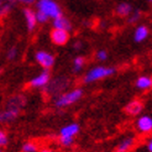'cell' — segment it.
<instances>
[{
	"label": "cell",
	"instance_id": "1",
	"mask_svg": "<svg viewBox=\"0 0 152 152\" xmlns=\"http://www.w3.org/2000/svg\"><path fill=\"white\" fill-rule=\"evenodd\" d=\"M27 98L25 94L18 93L11 95L6 100L4 109L0 113V123L1 124H10L15 121L21 114V110L26 106Z\"/></svg>",
	"mask_w": 152,
	"mask_h": 152
},
{
	"label": "cell",
	"instance_id": "2",
	"mask_svg": "<svg viewBox=\"0 0 152 152\" xmlns=\"http://www.w3.org/2000/svg\"><path fill=\"white\" fill-rule=\"evenodd\" d=\"M83 95H84V90H83V88H79V87L71 88V89H68L67 92L56 96L55 99H52L53 108H56L58 110L67 109V108H69V106L77 104L83 98Z\"/></svg>",
	"mask_w": 152,
	"mask_h": 152
},
{
	"label": "cell",
	"instance_id": "3",
	"mask_svg": "<svg viewBox=\"0 0 152 152\" xmlns=\"http://www.w3.org/2000/svg\"><path fill=\"white\" fill-rule=\"evenodd\" d=\"M116 73L115 67H109V66H94L90 67L89 69L83 74L82 80L84 84H92L98 80L106 79L111 77Z\"/></svg>",
	"mask_w": 152,
	"mask_h": 152
},
{
	"label": "cell",
	"instance_id": "4",
	"mask_svg": "<svg viewBox=\"0 0 152 152\" xmlns=\"http://www.w3.org/2000/svg\"><path fill=\"white\" fill-rule=\"evenodd\" d=\"M71 79L67 75H57L51 82L48 83V86L45 88V93L47 94V96L55 99L56 96L61 95L62 93L67 92L68 89H71Z\"/></svg>",
	"mask_w": 152,
	"mask_h": 152
},
{
	"label": "cell",
	"instance_id": "5",
	"mask_svg": "<svg viewBox=\"0 0 152 152\" xmlns=\"http://www.w3.org/2000/svg\"><path fill=\"white\" fill-rule=\"evenodd\" d=\"M35 7H36V10L46 14L51 20L63 15L62 7H61L57 0H37L35 4Z\"/></svg>",
	"mask_w": 152,
	"mask_h": 152
},
{
	"label": "cell",
	"instance_id": "6",
	"mask_svg": "<svg viewBox=\"0 0 152 152\" xmlns=\"http://www.w3.org/2000/svg\"><path fill=\"white\" fill-rule=\"evenodd\" d=\"M34 59L42 69H50V71L53 68L56 62L55 56L46 50H37L34 55Z\"/></svg>",
	"mask_w": 152,
	"mask_h": 152
},
{
	"label": "cell",
	"instance_id": "7",
	"mask_svg": "<svg viewBox=\"0 0 152 152\" xmlns=\"http://www.w3.org/2000/svg\"><path fill=\"white\" fill-rule=\"evenodd\" d=\"M52 79V75H51V71L50 69H42V72H40L37 75L32 77L28 82V86L34 88V89H45L48 83Z\"/></svg>",
	"mask_w": 152,
	"mask_h": 152
},
{
	"label": "cell",
	"instance_id": "8",
	"mask_svg": "<svg viewBox=\"0 0 152 152\" xmlns=\"http://www.w3.org/2000/svg\"><path fill=\"white\" fill-rule=\"evenodd\" d=\"M135 129L141 135L152 132V115L150 114H141L135 120Z\"/></svg>",
	"mask_w": 152,
	"mask_h": 152
},
{
	"label": "cell",
	"instance_id": "9",
	"mask_svg": "<svg viewBox=\"0 0 152 152\" xmlns=\"http://www.w3.org/2000/svg\"><path fill=\"white\" fill-rule=\"evenodd\" d=\"M22 16L25 20V26L27 28L28 32H34L39 22H37V18H36V10L31 9L30 6H25L22 9Z\"/></svg>",
	"mask_w": 152,
	"mask_h": 152
},
{
	"label": "cell",
	"instance_id": "10",
	"mask_svg": "<svg viewBox=\"0 0 152 152\" xmlns=\"http://www.w3.org/2000/svg\"><path fill=\"white\" fill-rule=\"evenodd\" d=\"M50 37L53 45L56 46H64L69 42V31L66 30H59V28H52V31L50 32Z\"/></svg>",
	"mask_w": 152,
	"mask_h": 152
},
{
	"label": "cell",
	"instance_id": "11",
	"mask_svg": "<svg viewBox=\"0 0 152 152\" xmlns=\"http://www.w3.org/2000/svg\"><path fill=\"white\" fill-rule=\"evenodd\" d=\"M124 110L129 116H139L143 111V103L140 99H132L125 105Z\"/></svg>",
	"mask_w": 152,
	"mask_h": 152
},
{
	"label": "cell",
	"instance_id": "12",
	"mask_svg": "<svg viewBox=\"0 0 152 152\" xmlns=\"http://www.w3.org/2000/svg\"><path fill=\"white\" fill-rule=\"evenodd\" d=\"M80 131V126L77 123H71V124H67L63 127L59 129V132L58 136H63V137H71V139H75Z\"/></svg>",
	"mask_w": 152,
	"mask_h": 152
},
{
	"label": "cell",
	"instance_id": "13",
	"mask_svg": "<svg viewBox=\"0 0 152 152\" xmlns=\"http://www.w3.org/2000/svg\"><path fill=\"white\" fill-rule=\"evenodd\" d=\"M150 36V28L146 25H137L134 30V35H132V39L136 43H141V42H145Z\"/></svg>",
	"mask_w": 152,
	"mask_h": 152
},
{
	"label": "cell",
	"instance_id": "14",
	"mask_svg": "<svg viewBox=\"0 0 152 152\" xmlns=\"http://www.w3.org/2000/svg\"><path fill=\"white\" fill-rule=\"evenodd\" d=\"M52 28H59V30H66V31H72L73 28V25L71 20L68 19L67 16H64V15H61V16L56 18L52 20Z\"/></svg>",
	"mask_w": 152,
	"mask_h": 152
},
{
	"label": "cell",
	"instance_id": "15",
	"mask_svg": "<svg viewBox=\"0 0 152 152\" xmlns=\"http://www.w3.org/2000/svg\"><path fill=\"white\" fill-rule=\"evenodd\" d=\"M135 143H136L135 136H132V135H127V136H125V137L121 139V141L118 143V146H116V152H129L130 150L134 148Z\"/></svg>",
	"mask_w": 152,
	"mask_h": 152
},
{
	"label": "cell",
	"instance_id": "16",
	"mask_svg": "<svg viewBox=\"0 0 152 152\" xmlns=\"http://www.w3.org/2000/svg\"><path fill=\"white\" fill-rule=\"evenodd\" d=\"M134 11V7L130 3L127 1H121L115 6V15L119 18H129Z\"/></svg>",
	"mask_w": 152,
	"mask_h": 152
},
{
	"label": "cell",
	"instance_id": "17",
	"mask_svg": "<svg viewBox=\"0 0 152 152\" xmlns=\"http://www.w3.org/2000/svg\"><path fill=\"white\" fill-rule=\"evenodd\" d=\"M135 87L139 90H150L152 88V77L150 75H140V77L136 78L135 80Z\"/></svg>",
	"mask_w": 152,
	"mask_h": 152
},
{
	"label": "cell",
	"instance_id": "18",
	"mask_svg": "<svg viewBox=\"0 0 152 152\" xmlns=\"http://www.w3.org/2000/svg\"><path fill=\"white\" fill-rule=\"evenodd\" d=\"M87 63V59L84 56H75L72 61V72L74 74H78L80 73L86 67Z\"/></svg>",
	"mask_w": 152,
	"mask_h": 152
},
{
	"label": "cell",
	"instance_id": "19",
	"mask_svg": "<svg viewBox=\"0 0 152 152\" xmlns=\"http://www.w3.org/2000/svg\"><path fill=\"white\" fill-rule=\"evenodd\" d=\"M19 56V48L16 46H10L5 51V59L9 62H14Z\"/></svg>",
	"mask_w": 152,
	"mask_h": 152
},
{
	"label": "cell",
	"instance_id": "20",
	"mask_svg": "<svg viewBox=\"0 0 152 152\" xmlns=\"http://www.w3.org/2000/svg\"><path fill=\"white\" fill-rule=\"evenodd\" d=\"M141 19H142V12H141V10L134 9V11L131 12V15L127 18V24L135 25V24H137V22H140Z\"/></svg>",
	"mask_w": 152,
	"mask_h": 152
},
{
	"label": "cell",
	"instance_id": "21",
	"mask_svg": "<svg viewBox=\"0 0 152 152\" xmlns=\"http://www.w3.org/2000/svg\"><path fill=\"white\" fill-rule=\"evenodd\" d=\"M40 148L37 146V143L32 141H26L21 145V152H39Z\"/></svg>",
	"mask_w": 152,
	"mask_h": 152
},
{
	"label": "cell",
	"instance_id": "22",
	"mask_svg": "<svg viewBox=\"0 0 152 152\" xmlns=\"http://www.w3.org/2000/svg\"><path fill=\"white\" fill-rule=\"evenodd\" d=\"M58 143L61 147L63 148H72L74 145V139L71 137H63V136H58Z\"/></svg>",
	"mask_w": 152,
	"mask_h": 152
},
{
	"label": "cell",
	"instance_id": "23",
	"mask_svg": "<svg viewBox=\"0 0 152 152\" xmlns=\"http://www.w3.org/2000/svg\"><path fill=\"white\" fill-rule=\"evenodd\" d=\"M14 5L15 4H12V3H3L1 1V4H0V15H1V18L7 16V15L12 11Z\"/></svg>",
	"mask_w": 152,
	"mask_h": 152
},
{
	"label": "cell",
	"instance_id": "24",
	"mask_svg": "<svg viewBox=\"0 0 152 152\" xmlns=\"http://www.w3.org/2000/svg\"><path fill=\"white\" fill-rule=\"evenodd\" d=\"M94 57H95V59L98 61V62H105V61H108L109 55H108V51H106V50L100 48V50H98L95 52V56Z\"/></svg>",
	"mask_w": 152,
	"mask_h": 152
},
{
	"label": "cell",
	"instance_id": "25",
	"mask_svg": "<svg viewBox=\"0 0 152 152\" xmlns=\"http://www.w3.org/2000/svg\"><path fill=\"white\" fill-rule=\"evenodd\" d=\"M36 18H37V22H39V25H45L51 20L46 14H43L42 11H39V10H36Z\"/></svg>",
	"mask_w": 152,
	"mask_h": 152
},
{
	"label": "cell",
	"instance_id": "26",
	"mask_svg": "<svg viewBox=\"0 0 152 152\" xmlns=\"http://www.w3.org/2000/svg\"><path fill=\"white\" fill-rule=\"evenodd\" d=\"M7 143H9V135H7L4 130H1L0 131V146L6 147Z\"/></svg>",
	"mask_w": 152,
	"mask_h": 152
},
{
	"label": "cell",
	"instance_id": "27",
	"mask_svg": "<svg viewBox=\"0 0 152 152\" xmlns=\"http://www.w3.org/2000/svg\"><path fill=\"white\" fill-rule=\"evenodd\" d=\"M37 0H14L15 4H20V5H24V6H31L35 5Z\"/></svg>",
	"mask_w": 152,
	"mask_h": 152
},
{
	"label": "cell",
	"instance_id": "28",
	"mask_svg": "<svg viewBox=\"0 0 152 152\" xmlns=\"http://www.w3.org/2000/svg\"><path fill=\"white\" fill-rule=\"evenodd\" d=\"M73 50L77 51V52L82 51V50H83V42H82V41H75V42H73Z\"/></svg>",
	"mask_w": 152,
	"mask_h": 152
},
{
	"label": "cell",
	"instance_id": "29",
	"mask_svg": "<svg viewBox=\"0 0 152 152\" xmlns=\"http://www.w3.org/2000/svg\"><path fill=\"white\" fill-rule=\"evenodd\" d=\"M146 150L148 152H152V137H150L147 140V142H146Z\"/></svg>",
	"mask_w": 152,
	"mask_h": 152
},
{
	"label": "cell",
	"instance_id": "30",
	"mask_svg": "<svg viewBox=\"0 0 152 152\" xmlns=\"http://www.w3.org/2000/svg\"><path fill=\"white\" fill-rule=\"evenodd\" d=\"M39 152H56V151L51 147H42V148H40Z\"/></svg>",
	"mask_w": 152,
	"mask_h": 152
},
{
	"label": "cell",
	"instance_id": "31",
	"mask_svg": "<svg viewBox=\"0 0 152 152\" xmlns=\"http://www.w3.org/2000/svg\"><path fill=\"white\" fill-rule=\"evenodd\" d=\"M147 1H148V3H152V0H147Z\"/></svg>",
	"mask_w": 152,
	"mask_h": 152
}]
</instances>
